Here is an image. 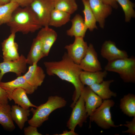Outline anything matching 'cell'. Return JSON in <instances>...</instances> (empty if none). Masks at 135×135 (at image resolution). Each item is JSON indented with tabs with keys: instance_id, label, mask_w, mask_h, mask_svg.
Here are the masks:
<instances>
[{
	"instance_id": "obj_22",
	"label": "cell",
	"mask_w": 135,
	"mask_h": 135,
	"mask_svg": "<svg viewBox=\"0 0 135 135\" xmlns=\"http://www.w3.org/2000/svg\"><path fill=\"white\" fill-rule=\"evenodd\" d=\"M11 108L8 104L0 103V124L5 129L10 130L15 128L11 116Z\"/></svg>"
},
{
	"instance_id": "obj_11",
	"label": "cell",
	"mask_w": 135,
	"mask_h": 135,
	"mask_svg": "<svg viewBox=\"0 0 135 135\" xmlns=\"http://www.w3.org/2000/svg\"><path fill=\"white\" fill-rule=\"evenodd\" d=\"M90 5L96 22L100 26L104 28L105 20L111 13L112 7L102 0H88Z\"/></svg>"
},
{
	"instance_id": "obj_7",
	"label": "cell",
	"mask_w": 135,
	"mask_h": 135,
	"mask_svg": "<svg viewBox=\"0 0 135 135\" xmlns=\"http://www.w3.org/2000/svg\"><path fill=\"white\" fill-rule=\"evenodd\" d=\"M72 110L66 126L70 130H74L77 125L81 127L83 124L86 122L88 117L86 110L85 102L80 94L78 100L72 108Z\"/></svg>"
},
{
	"instance_id": "obj_27",
	"label": "cell",
	"mask_w": 135,
	"mask_h": 135,
	"mask_svg": "<svg viewBox=\"0 0 135 135\" xmlns=\"http://www.w3.org/2000/svg\"><path fill=\"white\" fill-rule=\"evenodd\" d=\"M19 6L17 4L13 2L0 6V26L9 22L13 12Z\"/></svg>"
},
{
	"instance_id": "obj_24",
	"label": "cell",
	"mask_w": 135,
	"mask_h": 135,
	"mask_svg": "<svg viewBox=\"0 0 135 135\" xmlns=\"http://www.w3.org/2000/svg\"><path fill=\"white\" fill-rule=\"evenodd\" d=\"M70 15L68 13L54 8L50 14L48 26L60 27L70 20Z\"/></svg>"
},
{
	"instance_id": "obj_28",
	"label": "cell",
	"mask_w": 135,
	"mask_h": 135,
	"mask_svg": "<svg viewBox=\"0 0 135 135\" xmlns=\"http://www.w3.org/2000/svg\"><path fill=\"white\" fill-rule=\"evenodd\" d=\"M54 8L71 15L77 10L78 6L75 0H54Z\"/></svg>"
},
{
	"instance_id": "obj_29",
	"label": "cell",
	"mask_w": 135,
	"mask_h": 135,
	"mask_svg": "<svg viewBox=\"0 0 135 135\" xmlns=\"http://www.w3.org/2000/svg\"><path fill=\"white\" fill-rule=\"evenodd\" d=\"M121 6L125 14V21L129 22L132 18L135 17L134 10L135 4L130 0H116Z\"/></svg>"
},
{
	"instance_id": "obj_25",
	"label": "cell",
	"mask_w": 135,
	"mask_h": 135,
	"mask_svg": "<svg viewBox=\"0 0 135 135\" xmlns=\"http://www.w3.org/2000/svg\"><path fill=\"white\" fill-rule=\"evenodd\" d=\"M120 107L124 113L130 117H135V96L129 94L120 100Z\"/></svg>"
},
{
	"instance_id": "obj_8",
	"label": "cell",
	"mask_w": 135,
	"mask_h": 135,
	"mask_svg": "<svg viewBox=\"0 0 135 135\" xmlns=\"http://www.w3.org/2000/svg\"><path fill=\"white\" fill-rule=\"evenodd\" d=\"M87 42L82 37H75L74 42L66 46L68 57L76 64H79L85 56L88 48Z\"/></svg>"
},
{
	"instance_id": "obj_4",
	"label": "cell",
	"mask_w": 135,
	"mask_h": 135,
	"mask_svg": "<svg viewBox=\"0 0 135 135\" xmlns=\"http://www.w3.org/2000/svg\"><path fill=\"white\" fill-rule=\"evenodd\" d=\"M104 68L107 71L118 74L124 82H135V58L133 56L108 62Z\"/></svg>"
},
{
	"instance_id": "obj_20",
	"label": "cell",
	"mask_w": 135,
	"mask_h": 135,
	"mask_svg": "<svg viewBox=\"0 0 135 135\" xmlns=\"http://www.w3.org/2000/svg\"><path fill=\"white\" fill-rule=\"evenodd\" d=\"M30 110L20 107L18 105H12L11 108V114L13 121L18 128L22 130L26 122L28 121L30 115Z\"/></svg>"
},
{
	"instance_id": "obj_18",
	"label": "cell",
	"mask_w": 135,
	"mask_h": 135,
	"mask_svg": "<svg viewBox=\"0 0 135 135\" xmlns=\"http://www.w3.org/2000/svg\"><path fill=\"white\" fill-rule=\"evenodd\" d=\"M108 74L107 71H99L94 72H89L82 70L81 72L80 78L84 85L90 86L96 83H100L103 81Z\"/></svg>"
},
{
	"instance_id": "obj_36",
	"label": "cell",
	"mask_w": 135,
	"mask_h": 135,
	"mask_svg": "<svg viewBox=\"0 0 135 135\" xmlns=\"http://www.w3.org/2000/svg\"><path fill=\"white\" fill-rule=\"evenodd\" d=\"M102 1L105 3L110 6L112 8L115 9L117 8L118 6L117 2L116 0H102Z\"/></svg>"
},
{
	"instance_id": "obj_13",
	"label": "cell",
	"mask_w": 135,
	"mask_h": 135,
	"mask_svg": "<svg viewBox=\"0 0 135 135\" xmlns=\"http://www.w3.org/2000/svg\"><path fill=\"white\" fill-rule=\"evenodd\" d=\"M0 86L5 91L10 101L12 100L11 95L13 91L16 88H23L28 94H32L36 90L34 87L27 82L23 76H18L14 80L8 82L1 81Z\"/></svg>"
},
{
	"instance_id": "obj_6",
	"label": "cell",
	"mask_w": 135,
	"mask_h": 135,
	"mask_svg": "<svg viewBox=\"0 0 135 135\" xmlns=\"http://www.w3.org/2000/svg\"><path fill=\"white\" fill-rule=\"evenodd\" d=\"M54 0H33L30 6L42 27L49 26L51 13L54 9Z\"/></svg>"
},
{
	"instance_id": "obj_26",
	"label": "cell",
	"mask_w": 135,
	"mask_h": 135,
	"mask_svg": "<svg viewBox=\"0 0 135 135\" xmlns=\"http://www.w3.org/2000/svg\"><path fill=\"white\" fill-rule=\"evenodd\" d=\"M81 0L84 6L82 11L84 16V23L88 29L92 31L94 29L97 28L96 20L90 7L88 0Z\"/></svg>"
},
{
	"instance_id": "obj_3",
	"label": "cell",
	"mask_w": 135,
	"mask_h": 135,
	"mask_svg": "<svg viewBox=\"0 0 135 135\" xmlns=\"http://www.w3.org/2000/svg\"><path fill=\"white\" fill-rule=\"evenodd\" d=\"M67 102L65 99L58 96H51L49 97L45 103L37 106L36 109L32 108L30 109L33 114L32 118L28 120L30 125L38 128L45 121L48 119L50 114L58 108L65 106Z\"/></svg>"
},
{
	"instance_id": "obj_5",
	"label": "cell",
	"mask_w": 135,
	"mask_h": 135,
	"mask_svg": "<svg viewBox=\"0 0 135 135\" xmlns=\"http://www.w3.org/2000/svg\"><path fill=\"white\" fill-rule=\"evenodd\" d=\"M114 104L112 100H104L101 105L90 116V120L94 122L98 126L104 129L116 128L112 119L110 109Z\"/></svg>"
},
{
	"instance_id": "obj_30",
	"label": "cell",
	"mask_w": 135,
	"mask_h": 135,
	"mask_svg": "<svg viewBox=\"0 0 135 135\" xmlns=\"http://www.w3.org/2000/svg\"><path fill=\"white\" fill-rule=\"evenodd\" d=\"M18 45L15 42L12 46L2 52L3 61H14L18 60L20 56L18 52Z\"/></svg>"
},
{
	"instance_id": "obj_31",
	"label": "cell",
	"mask_w": 135,
	"mask_h": 135,
	"mask_svg": "<svg viewBox=\"0 0 135 135\" xmlns=\"http://www.w3.org/2000/svg\"><path fill=\"white\" fill-rule=\"evenodd\" d=\"M16 34L11 33L9 36L4 40L2 43V52L7 50L9 47L14 45L15 42L14 40Z\"/></svg>"
},
{
	"instance_id": "obj_10",
	"label": "cell",
	"mask_w": 135,
	"mask_h": 135,
	"mask_svg": "<svg viewBox=\"0 0 135 135\" xmlns=\"http://www.w3.org/2000/svg\"><path fill=\"white\" fill-rule=\"evenodd\" d=\"M79 65L82 70L84 71L94 72L102 70L97 53L92 44H90L88 45L86 54Z\"/></svg>"
},
{
	"instance_id": "obj_35",
	"label": "cell",
	"mask_w": 135,
	"mask_h": 135,
	"mask_svg": "<svg viewBox=\"0 0 135 135\" xmlns=\"http://www.w3.org/2000/svg\"><path fill=\"white\" fill-rule=\"evenodd\" d=\"M8 99L5 91L0 86V103L8 104Z\"/></svg>"
},
{
	"instance_id": "obj_12",
	"label": "cell",
	"mask_w": 135,
	"mask_h": 135,
	"mask_svg": "<svg viewBox=\"0 0 135 135\" xmlns=\"http://www.w3.org/2000/svg\"><path fill=\"white\" fill-rule=\"evenodd\" d=\"M36 37L39 39L45 56L48 55L52 46L56 40L58 35L54 30L49 26L42 27Z\"/></svg>"
},
{
	"instance_id": "obj_14",
	"label": "cell",
	"mask_w": 135,
	"mask_h": 135,
	"mask_svg": "<svg viewBox=\"0 0 135 135\" xmlns=\"http://www.w3.org/2000/svg\"><path fill=\"white\" fill-rule=\"evenodd\" d=\"M101 54L108 62L128 57L126 51L118 48L115 43L110 40L106 41L102 44Z\"/></svg>"
},
{
	"instance_id": "obj_23",
	"label": "cell",
	"mask_w": 135,
	"mask_h": 135,
	"mask_svg": "<svg viewBox=\"0 0 135 135\" xmlns=\"http://www.w3.org/2000/svg\"><path fill=\"white\" fill-rule=\"evenodd\" d=\"M26 91L22 88L15 89L12 92L11 98L15 104L26 109H29L30 107L36 108L37 106L32 104L28 98Z\"/></svg>"
},
{
	"instance_id": "obj_9",
	"label": "cell",
	"mask_w": 135,
	"mask_h": 135,
	"mask_svg": "<svg viewBox=\"0 0 135 135\" xmlns=\"http://www.w3.org/2000/svg\"><path fill=\"white\" fill-rule=\"evenodd\" d=\"M26 58L22 54L17 60L12 61L0 62V82L4 75L8 72H12L18 76H22L26 70Z\"/></svg>"
},
{
	"instance_id": "obj_15",
	"label": "cell",
	"mask_w": 135,
	"mask_h": 135,
	"mask_svg": "<svg viewBox=\"0 0 135 135\" xmlns=\"http://www.w3.org/2000/svg\"><path fill=\"white\" fill-rule=\"evenodd\" d=\"M81 94L85 102L88 116H90L101 105L102 100L87 86H84Z\"/></svg>"
},
{
	"instance_id": "obj_21",
	"label": "cell",
	"mask_w": 135,
	"mask_h": 135,
	"mask_svg": "<svg viewBox=\"0 0 135 135\" xmlns=\"http://www.w3.org/2000/svg\"><path fill=\"white\" fill-rule=\"evenodd\" d=\"M45 56L43 52L40 41L36 36L33 40L30 51L26 58L27 64L31 65L37 64Z\"/></svg>"
},
{
	"instance_id": "obj_37",
	"label": "cell",
	"mask_w": 135,
	"mask_h": 135,
	"mask_svg": "<svg viewBox=\"0 0 135 135\" xmlns=\"http://www.w3.org/2000/svg\"><path fill=\"white\" fill-rule=\"evenodd\" d=\"M55 135H77L78 134L75 132L74 130H70V131H68L66 130L63 131L62 133L59 134H56Z\"/></svg>"
},
{
	"instance_id": "obj_34",
	"label": "cell",
	"mask_w": 135,
	"mask_h": 135,
	"mask_svg": "<svg viewBox=\"0 0 135 135\" xmlns=\"http://www.w3.org/2000/svg\"><path fill=\"white\" fill-rule=\"evenodd\" d=\"M9 2L17 4L20 7L24 8L30 6L33 0H8Z\"/></svg>"
},
{
	"instance_id": "obj_1",
	"label": "cell",
	"mask_w": 135,
	"mask_h": 135,
	"mask_svg": "<svg viewBox=\"0 0 135 135\" xmlns=\"http://www.w3.org/2000/svg\"><path fill=\"white\" fill-rule=\"evenodd\" d=\"M44 64L46 73L49 76H56L61 80L70 82L74 85L75 90L72 96L73 102L70 106L71 108H73L84 86L80 79V75L82 70L79 65L74 63L68 57L66 52L60 60L45 62Z\"/></svg>"
},
{
	"instance_id": "obj_33",
	"label": "cell",
	"mask_w": 135,
	"mask_h": 135,
	"mask_svg": "<svg viewBox=\"0 0 135 135\" xmlns=\"http://www.w3.org/2000/svg\"><path fill=\"white\" fill-rule=\"evenodd\" d=\"M24 134L25 135H42L38 132L37 127L31 125L24 128Z\"/></svg>"
},
{
	"instance_id": "obj_32",
	"label": "cell",
	"mask_w": 135,
	"mask_h": 135,
	"mask_svg": "<svg viewBox=\"0 0 135 135\" xmlns=\"http://www.w3.org/2000/svg\"><path fill=\"white\" fill-rule=\"evenodd\" d=\"M126 124H120L119 126H124L128 128V130L122 132L123 133H129L131 135L135 134V117H134L132 120L130 121L126 122Z\"/></svg>"
},
{
	"instance_id": "obj_2",
	"label": "cell",
	"mask_w": 135,
	"mask_h": 135,
	"mask_svg": "<svg viewBox=\"0 0 135 135\" xmlns=\"http://www.w3.org/2000/svg\"><path fill=\"white\" fill-rule=\"evenodd\" d=\"M11 33L20 32L23 34L33 33L42 27L30 7H18L13 12L7 24Z\"/></svg>"
},
{
	"instance_id": "obj_19",
	"label": "cell",
	"mask_w": 135,
	"mask_h": 135,
	"mask_svg": "<svg viewBox=\"0 0 135 135\" xmlns=\"http://www.w3.org/2000/svg\"><path fill=\"white\" fill-rule=\"evenodd\" d=\"M114 82L112 80H103L100 83L94 84L89 87L102 100L108 99L112 96H117L116 93L112 91L109 88L110 84Z\"/></svg>"
},
{
	"instance_id": "obj_17",
	"label": "cell",
	"mask_w": 135,
	"mask_h": 135,
	"mask_svg": "<svg viewBox=\"0 0 135 135\" xmlns=\"http://www.w3.org/2000/svg\"><path fill=\"white\" fill-rule=\"evenodd\" d=\"M71 21L72 25L70 28L66 31L67 35L71 37L84 38L88 29L82 17L79 14H76Z\"/></svg>"
},
{
	"instance_id": "obj_16",
	"label": "cell",
	"mask_w": 135,
	"mask_h": 135,
	"mask_svg": "<svg viewBox=\"0 0 135 135\" xmlns=\"http://www.w3.org/2000/svg\"><path fill=\"white\" fill-rule=\"evenodd\" d=\"M23 76L27 82L36 90L42 84L46 75L42 68L37 64H34L29 67L28 71Z\"/></svg>"
},
{
	"instance_id": "obj_38",
	"label": "cell",
	"mask_w": 135,
	"mask_h": 135,
	"mask_svg": "<svg viewBox=\"0 0 135 135\" xmlns=\"http://www.w3.org/2000/svg\"><path fill=\"white\" fill-rule=\"evenodd\" d=\"M8 0H0V6L9 2Z\"/></svg>"
}]
</instances>
